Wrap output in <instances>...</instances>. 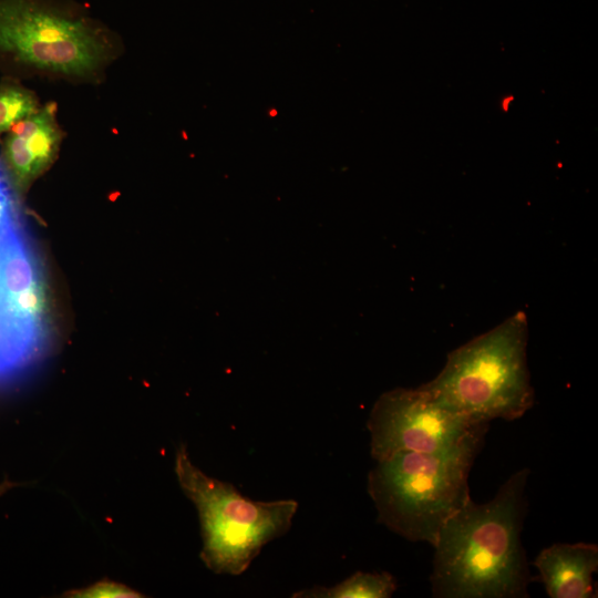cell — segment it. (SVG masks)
Returning a JSON list of instances; mask_svg holds the SVG:
<instances>
[{
	"mask_svg": "<svg viewBox=\"0 0 598 598\" xmlns=\"http://www.w3.org/2000/svg\"><path fill=\"white\" fill-rule=\"evenodd\" d=\"M530 471L513 474L484 504L470 499L441 528L434 544L432 595L441 598H526L535 580L520 532Z\"/></svg>",
	"mask_w": 598,
	"mask_h": 598,
	"instance_id": "6da1fadb",
	"label": "cell"
},
{
	"mask_svg": "<svg viewBox=\"0 0 598 598\" xmlns=\"http://www.w3.org/2000/svg\"><path fill=\"white\" fill-rule=\"evenodd\" d=\"M487 430L488 423H480L448 448L377 461L368 493L378 522L408 540L434 546L443 525L471 499L468 475Z\"/></svg>",
	"mask_w": 598,
	"mask_h": 598,
	"instance_id": "7a4b0ae2",
	"label": "cell"
},
{
	"mask_svg": "<svg viewBox=\"0 0 598 598\" xmlns=\"http://www.w3.org/2000/svg\"><path fill=\"white\" fill-rule=\"evenodd\" d=\"M527 341V317L517 311L451 351L440 373L421 386L474 423L519 419L534 404Z\"/></svg>",
	"mask_w": 598,
	"mask_h": 598,
	"instance_id": "3957f363",
	"label": "cell"
},
{
	"mask_svg": "<svg viewBox=\"0 0 598 598\" xmlns=\"http://www.w3.org/2000/svg\"><path fill=\"white\" fill-rule=\"evenodd\" d=\"M175 473L198 512L200 558L216 574L241 575L266 544L291 527L298 509L296 501L250 499L233 484L208 476L195 466L184 445L176 452Z\"/></svg>",
	"mask_w": 598,
	"mask_h": 598,
	"instance_id": "277c9868",
	"label": "cell"
},
{
	"mask_svg": "<svg viewBox=\"0 0 598 598\" xmlns=\"http://www.w3.org/2000/svg\"><path fill=\"white\" fill-rule=\"evenodd\" d=\"M0 50L49 75H94L110 56L102 33L84 20L28 0H0Z\"/></svg>",
	"mask_w": 598,
	"mask_h": 598,
	"instance_id": "5b68a950",
	"label": "cell"
},
{
	"mask_svg": "<svg viewBox=\"0 0 598 598\" xmlns=\"http://www.w3.org/2000/svg\"><path fill=\"white\" fill-rule=\"evenodd\" d=\"M477 424L447 409L421 385L384 392L370 412V452L375 461L394 453L434 452L462 441Z\"/></svg>",
	"mask_w": 598,
	"mask_h": 598,
	"instance_id": "8992f818",
	"label": "cell"
},
{
	"mask_svg": "<svg viewBox=\"0 0 598 598\" xmlns=\"http://www.w3.org/2000/svg\"><path fill=\"white\" fill-rule=\"evenodd\" d=\"M54 109L45 105L14 124L3 142L2 159L11 185L19 192L45 172L61 143Z\"/></svg>",
	"mask_w": 598,
	"mask_h": 598,
	"instance_id": "52a82bcc",
	"label": "cell"
},
{
	"mask_svg": "<svg viewBox=\"0 0 598 598\" xmlns=\"http://www.w3.org/2000/svg\"><path fill=\"white\" fill-rule=\"evenodd\" d=\"M533 565L551 598H592V575L598 568L595 544H554L544 548Z\"/></svg>",
	"mask_w": 598,
	"mask_h": 598,
	"instance_id": "ba28073f",
	"label": "cell"
},
{
	"mask_svg": "<svg viewBox=\"0 0 598 598\" xmlns=\"http://www.w3.org/2000/svg\"><path fill=\"white\" fill-rule=\"evenodd\" d=\"M396 590V581L386 571H357L331 587L313 586L292 595L295 598H389Z\"/></svg>",
	"mask_w": 598,
	"mask_h": 598,
	"instance_id": "9c48e42d",
	"label": "cell"
},
{
	"mask_svg": "<svg viewBox=\"0 0 598 598\" xmlns=\"http://www.w3.org/2000/svg\"><path fill=\"white\" fill-rule=\"evenodd\" d=\"M34 95L18 85L0 87V135L38 110Z\"/></svg>",
	"mask_w": 598,
	"mask_h": 598,
	"instance_id": "30bf717a",
	"label": "cell"
},
{
	"mask_svg": "<svg viewBox=\"0 0 598 598\" xmlns=\"http://www.w3.org/2000/svg\"><path fill=\"white\" fill-rule=\"evenodd\" d=\"M22 230L11 186L0 168V246Z\"/></svg>",
	"mask_w": 598,
	"mask_h": 598,
	"instance_id": "8fae6325",
	"label": "cell"
},
{
	"mask_svg": "<svg viewBox=\"0 0 598 598\" xmlns=\"http://www.w3.org/2000/svg\"><path fill=\"white\" fill-rule=\"evenodd\" d=\"M66 596L81 598H132L138 597L140 594L123 584L105 579L85 588L68 592Z\"/></svg>",
	"mask_w": 598,
	"mask_h": 598,
	"instance_id": "7c38bea8",
	"label": "cell"
},
{
	"mask_svg": "<svg viewBox=\"0 0 598 598\" xmlns=\"http://www.w3.org/2000/svg\"><path fill=\"white\" fill-rule=\"evenodd\" d=\"M13 484L9 482H3L0 484V495L3 494L8 488L12 487Z\"/></svg>",
	"mask_w": 598,
	"mask_h": 598,
	"instance_id": "4fadbf2b",
	"label": "cell"
},
{
	"mask_svg": "<svg viewBox=\"0 0 598 598\" xmlns=\"http://www.w3.org/2000/svg\"><path fill=\"white\" fill-rule=\"evenodd\" d=\"M276 114H277L276 110H272V111L270 112V115H276Z\"/></svg>",
	"mask_w": 598,
	"mask_h": 598,
	"instance_id": "5bb4252c",
	"label": "cell"
}]
</instances>
